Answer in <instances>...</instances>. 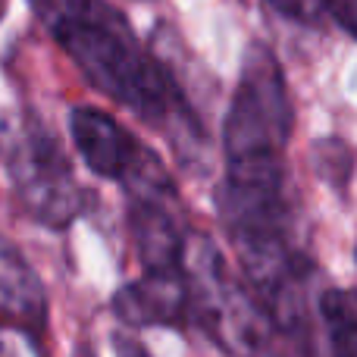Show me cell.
Masks as SVG:
<instances>
[{
  "label": "cell",
  "instance_id": "obj_12",
  "mask_svg": "<svg viewBox=\"0 0 357 357\" xmlns=\"http://www.w3.org/2000/svg\"><path fill=\"white\" fill-rule=\"evenodd\" d=\"M6 16V0H0V19Z\"/></svg>",
  "mask_w": 357,
  "mask_h": 357
},
{
  "label": "cell",
  "instance_id": "obj_10",
  "mask_svg": "<svg viewBox=\"0 0 357 357\" xmlns=\"http://www.w3.org/2000/svg\"><path fill=\"white\" fill-rule=\"evenodd\" d=\"M326 16L357 41V0H323Z\"/></svg>",
  "mask_w": 357,
  "mask_h": 357
},
{
  "label": "cell",
  "instance_id": "obj_8",
  "mask_svg": "<svg viewBox=\"0 0 357 357\" xmlns=\"http://www.w3.org/2000/svg\"><path fill=\"white\" fill-rule=\"evenodd\" d=\"M310 160H314L317 176H320L329 188L345 195L348 185H351V178H354V167H357L354 148L345 142V138H339V135L317 138L314 151H310Z\"/></svg>",
  "mask_w": 357,
  "mask_h": 357
},
{
  "label": "cell",
  "instance_id": "obj_7",
  "mask_svg": "<svg viewBox=\"0 0 357 357\" xmlns=\"http://www.w3.org/2000/svg\"><path fill=\"white\" fill-rule=\"evenodd\" d=\"M317 314L323 323L329 357H357V289L333 285L317 298Z\"/></svg>",
  "mask_w": 357,
  "mask_h": 357
},
{
  "label": "cell",
  "instance_id": "obj_9",
  "mask_svg": "<svg viewBox=\"0 0 357 357\" xmlns=\"http://www.w3.org/2000/svg\"><path fill=\"white\" fill-rule=\"evenodd\" d=\"M266 3H270L279 16L291 19V22H298V25H307V29H317V25L323 22V16H326L323 0H266Z\"/></svg>",
  "mask_w": 357,
  "mask_h": 357
},
{
  "label": "cell",
  "instance_id": "obj_1",
  "mask_svg": "<svg viewBox=\"0 0 357 357\" xmlns=\"http://www.w3.org/2000/svg\"><path fill=\"white\" fill-rule=\"evenodd\" d=\"M291 135L295 100L285 69L273 47L254 41L241 56L222 116L216 213L251 295L298 354L314 357L307 295L317 264L298 235V197L289 169Z\"/></svg>",
  "mask_w": 357,
  "mask_h": 357
},
{
  "label": "cell",
  "instance_id": "obj_5",
  "mask_svg": "<svg viewBox=\"0 0 357 357\" xmlns=\"http://www.w3.org/2000/svg\"><path fill=\"white\" fill-rule=\"evenodd\" d=\"M113 314L132 329H195L197 298L191 264L176 273H142L113 295Z\"/></svg>",
  "mask_w": 357,
  "mask_h": 357
},
{
  "label": "cell",
  "instance_id": "obj_6",
  "mask_svg": "<svg viewBox=\"0 0 357 357\" xmlns=\"http://www.w3.org/2000/svg\"><path fill=\"white\" fill-rule=\"evenodd\" d=\"M0 326L19 333L38 354H44L50 326L47 289L35 266L3 232H0Z\"/></svg>",
  "mask_w": 357,
  "mask_h": 357
},
{
  "label": "cell",
  "instance_id": "obj_2",
  "mask_svg": "<svg viewBox=\"0 0 357 357\" xmlns=\"http://www.w3.org/2000/svg\"><path fill=\"white\" fill-rule=\"evenodd\" d=\"M88 85L138 119L167 132L178 151L204 148V123L163 56L138 41L126 13L110 0H29Z\"/></svg>",
  "mask_w": 357,
  "mask_h": 357
},
{
  "label": "cell",
  "instance_id": "obj_3",
  "mask_svg": "<svg viewBox=\"0 0 357 357\" xmlns=\"http://www.w3.org/2000/svg\"><path fill=\"white\" fill-rule=\"evenodd\" d=\"M0 163L22 216L38 226L69 229L91 207L73 160L41 119L19 116L0 126Z\"/></svg>",
  "mask_w": 357,
  "mask_h": 357
},
{
  "label": "cell",
  "instance_id": "obj_13",
  "mask_svg": "<svg viewBox=\"0 0 357 357\" xmlns=\"http://www.w3.org/2000/svg\"><path fill=\"white\" fill-rule=\"evenodd\" d=\"M354 260H357V248H354Z\"/></svg>",
  "mask_w": 357,
  "mask_h": 357
},
{
  "label": "cell",
  "instance_id": "obj_11",
  "mask_svg": "<svg viewBox=\"0 0 357 357\" xmlns=\"http://www.w3.org/2000/svg\"><path fill=\"white\" fill-rule=\"evenodd\" d=\"M73 357H94V351H91L88 345H79V348H75V354H73Z\"/></svg>",
  "mask_w": 357,
  "mask_h": 357
},
{
  "label": "cell",
  "instance_id": "obj_4",
  "mask_svg": "<svg viewBox=\"0 0 357 357\" xmlns=\"http://www.w3.org/2000/svg\"><path fill=\"white\" fill-rule=\"evenodd\" d=\"M69 135H73V148L79 151L85 167L107 182L123 185V191L167 169V163L148 144L138 142L113 113L98 110V107H73Z\"/></svg>",
  "mask_w": 357,
  "mask_h": 357
}]
</instances>
